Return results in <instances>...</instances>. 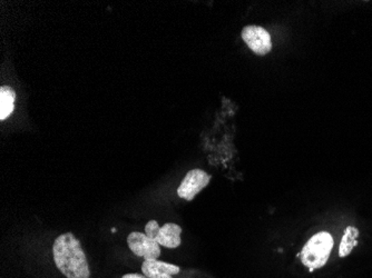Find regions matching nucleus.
<instances>
[{
  "mask_svg": "<svg viewBox=\"0 0 372 278\" xmlns=\"http://www.w3.org/2000/svg\"><path fill=\"white\" fill-rule=\"evenodd\" d=\"M181 227L176 224L168 223L158 229L155 241L168 248H176L181 245Z\"/></svg>",
  "mask_w": 372,
  "mask_h": 278,
  "instance_id": "0eeeda50",
  "label": "nucleus"
},
{
  "mask_svg": "<svg viewBox=\"0 0 372 278\" xmlns=\"http://www.w3.org/2000/svg\"><path fill=\"white\" fill-rule=\"evenodd\" d=\"M333 238L327 231H320L308 241L301 250V262L310 272L322 268L330 257Z\"/></svg>",
  "mask_w": 372,
  "mask_h": 278,
  "instance_id": "f03ea898",
  "label": "nucleus"
},
{
  "mask_svg": "<svg viewBox=\"0 0 372 278\" xmlns=\"http://www.w3.org/2000/svg\"><path fill=\"white\" fill-rule=\"evenodd\" d=\"M127 244L132 253L145 258V260H158L161 255V245L146 234L139 231H134L129 235Z\"/></svg>",
  "mask_w": 372,
  "mask_h": 278,
  "instance_id": "39448f33",
  "label": "nucleus"
},
{
  "mask_svg": "<svg viewBox=\"0 0 372 278\" xmlns=\"http://www.w3.org/2000/svg\"><path fill=\"white\" fill-rule=\"evenodd\" d=\"M142 272L147 278H172V275L180 273V267L158 260H145Z\"/></svg>",
  "mask_w": 372,
  "mask_h": 278,
  "instance_id": "423d86ee",
  "label": "nucleus"
},
{
  "mask_svg": "<svg viewBox=\"0 0 372 278\" xmlns=\"http://www.w3.org/2000/svg\"><path fill=\"white\" fill-rule=\"evenodd\" d=\"M242 40L257 55L265 56L272 50V40L267 30L260 26H247L242 30Z\"/></svg>",
  "mask_w": 372,
  "mask_h": 278,
  "instance_id": "7ed1b4c3",
  "label": "nucleus"
},
{
  "mask_svg": "<svg viewBox=\"0 0 372 278\" xmlns=\"http://www.w3.org/2000/svg\"><path fill=\"white\" fill-rule=\"evenodd\" d=\"M358 237H359V229L354 226L347 227L344 237L341 239L340 248H339L340 257H347L348 255H350L354 247L358 245Z\"/></svg>",
  "mask_w": 372,
  "mask_h": 278,
  "instance_id": "1a4fd4ad",
  "label": "nucleus"
},
{
  "mask_svg": "<svg viewBox=\"0 0 372 278\" xmlns=\"http://www.w3.org/2000/svg\"><path fill=\"white\" fill-rule=\"evenodd\" d=\"M16 93L9 86L0 88V120H5L15 110Z\"/></svg>",
  "mask_w": 372,
  "mask_h": 278,
  "instance_id": "6e6552de",
  "label": "nucleus"
},
{
  "mask_svg": "<svg viewBox=\"0 0 372 278\" xmlns=\"http://www.w3.org/2000/svg\"><path fill=\"white\" fill-rule=\"evenodd\" d=\"M54 260L67 278H89L88 262L81 243L71 233L58 236L53 245Z\"/></svg>",
  "mask_w": 372,
  "mask_h": 278,
  "instance_id": "f257e3e1",
  "label": "nucleus"
},
{
  "mask_svg": "<svg viewBox=\"0 0 372 278\" xmlns=\"http://www.w3.org/2000/svg\"><path fill=\"white\" fill-rule=\"evenodd\" d=\"M122 278H147L146 276L141 275V274H126Z\"/></svg>",
  "mask_w": 372,
  "mask_h": 278,
  "instance_id": "9b49d317",
  "label": "nucleus"
},
{
  "mask_svg": "<svg viewBox=\"0 0 372 278\" xmlns=\"http://www.w3.org/2000/svg\"><path fill=\"white\" fill-rule=\"evenodd\" d=\"M160 228L161 227L158 226V221H150L146 224V226H145V234L150 237V238L154 239L155 241V238H156V235H158V229Z\"/></svg>",
  "mask_w": 372,
  "mask_h": 278,
  "instance_id": "9d476101",
  "label": "nucleus"
},
{
  "mask_svg": "<svg viewBox=\"0 0 372 278\" xmlns=\"http://www.w3.org/2000/svg\"><path fill=\"white\" fill-rule=\"evenodd\" d=\"M211 180V175L202 169H192L178 188V195L186 200L194 199L201 190L207 187Z\"/></svg>",
  "mask_w": 372,
  "mask_h": 278,
  "instance_id": "20e7f679",
  "label": "nucleus"
}]
</instances>
